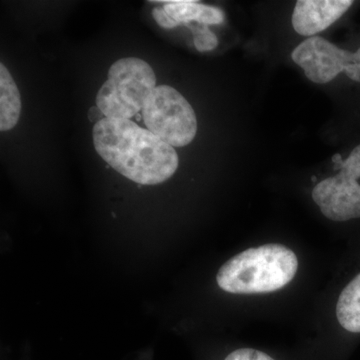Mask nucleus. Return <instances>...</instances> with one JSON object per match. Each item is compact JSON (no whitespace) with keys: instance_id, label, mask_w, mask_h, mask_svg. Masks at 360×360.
<instances>
[{"instance_id":"4","label":"nucleus","mask_w":360,"mask_h":360,"mask_svg":"<svg viewBox=\"0 0 360 360\" xmlns=\"http://www.w3.org/2000/svg\"><path fill=\"white\" fill-rule=\"evenodd\" d=\"M141 112L149 131L172 148L188 146L198 132L193 106L169 85L156 86Z\"/></svg>"},{"instance_id":"13","label":"nucleus","mask_w":360,"mask_h":360,"mask_svg":"<svg viewBox=\"0 0 360 360\" xmlns=\"http://www.w3.org/2000/svg\"><path fill=\"white\" fill-rule=\"evenodd\" d=\"M153 18L158 25L162 28L167 30H172V28L176 27L180 25L176 20H174L172 16L165 11V7H155L153 11Z\"/></svg>"},{"instance_id":"6","label":"nucleus","mask_w":360,"mask_h":360,"mask_svg":"<svg viewBox=\"0 0 360 360\" xmlns=\"http://www.w3.org/2000/svg\"><path fill=\"white\" fill-rule=\"evenodd\" d=\"M291 58L314 84H328L342 71L360 82V49L356 52L343 51L322 37H312L298 45Z\"/></svg>"},{"instance_id":"10","label":"nucleus","mask_w":360,"mask_h":360,"mask_svg":"<svg viewBox=\"0 0 360 360\" xmlns=\"http://www.w3.org/2000/svg\"><path fill=\"white\" fill-rule=\"evenodd\" d=\"M336 316L343 328L360 333V274L340 293Z\"/></svg>"},{"instance_id":"9","label":"nucleus","mask_w":360,"mask_h":360,"mask_svg":"<svg viewBox=\"0 0 360 360\" xmlns=\"http://www.w3.org/2000/svg\"><path fill=\"white\" fill-rule=\"evenodd\" d=\"M21 112L20 90L9 71L0 65V130L13 129L18 124Z\"/></svg>"},{"instance_id":"3","label":"nucleus","mask_w":360,"mask_h":360,"mask_svg":"<svg viewBox=\"0 0 360 360\" xmlns=\"http://www.w3.org/2000/svg\"><path fill=\"white\" fill-rule=\"evenodd\" d=\"M155 87V71L148 63L120 59L110 66L108 80L97 94L96 106L106 118L130 120L142 110Z\"/></svg>"},{"instance_id":"12","label":"nucleus","mask_w":360,"mask_h":360,"mask_svg":"<svg viewBox=\"0 0 360 360\" xmlns=\"http://www.w3.org/2000/svg\"><path fill=\"white\" fill-rule=\"evenodd\" d=\"M224 360H274L269 355L252 348H241L231 352Z\"/></svg>"},{"instance_id":"1","label":"nucleus","mask_w":360,"mask_h":360,"mask_svg":"<svg viewBox=\"0 0 360 360\" xmlns=\"http://www.w3.org/2000/svg\"><path fill=\"white\" fill-rule=\"evenodd\" d=\"M94 144L113 169L143 186L167 181L179 167L174 148L130 120L103 118L94 127Z\"/></svg>"},{"instance_id":"15","label":"nucleus","mask_w":360,"mask_h":360,"mask_svg":"<svg viewBox=\"0 0 360 360\" xmlns=\"http://www.w3.org/2000/svg\"><path fill=\"white\" fill-rule=\"evenodd\" d=\"M311 179H312V181H316L317 179H316V176H312L311 177Z\"/></svg>"},{"instance_id":"11","label":"nucleus","mask_w":360,"mask_h":360,"mask_svg":"<svg viewBox=\"0 0 360 360\" xmlns=\"http://www.w3.org/2000/svg\"><path fill=\"white\" fill-rule=\"evenodd\" d=\"M188 27L193 32L194 46L198 51H210L217 49L219 39L207 25L200 23L198 26L188 25Z\"/></svg>"},{"instance_id":"14","label":"nucleus","mask_w":360,"mask_h":360,"mask_svg":"<svg viewBox=\"0 0 360 360\" xmlns=\"http://www.w3.org/2000/svg\"><path fill=\"white\" fill-rule=\"evenodd\" d=\"M89 122L94 123V124L96 125V123L101 122L103 118H105V116H104L103 111L99 110V108L96 106V108H90L89 111Z\"/></svg>"},{"instance_id":"7","label":"nucleus","mask_w":360,"mask_h":360,"mask_svg":"<svg viewBox=\"0 0 360 360\" xmlns=\"http://www.w3.org/2000/svg\"><path fill=\"white\" fill-rule=\"evenodd\" d=\"M352 4V0H300L292 13L293 28L312 37L340 20Z\"/></svg>"},{"instance_id":"8","label":"nucleus","mask_w":360,"mask_h":360,"mask_svg":"<svg viewBox=\"0 0 360 360\" xmlns=\"http://www.w3.org/2000/svg\"><path fill=\"white\" fill-rule=\"evenodd\" d=\"M165 4V11L174 20L188 25L191 21L201 25H221L224 13L219 7L205 6L191 0H170V1H153Z\"/></svg>"},{"instance_id":"5","label":"nucleus","mask_w":360,"mask_h":360,"mask_svg":"<svg viewBox=\"0 0 360 360\" xmlns=\"http://www.w3.org/2000/svg\"><path fill=\"white\" fill-rule=\"evenodd\" d=\"M335 169L340 172L322 180L312 191L314 202L322 214L333 221H347L360 217V146L342 160L340 153L333 156Z\"/></svg>"},{"instance_id":"2","label":"nucleus","mask_w":360,"mask_h":360,"mask_svg":"<svg viewBox=\"0 0 360 360\" xmlns=\"http://www.w3.org/2000/svg\"><path fill=\"white\" fill-rule=\"evenodd\" d=\"M298 269L297 257L281 245L250 248L231 258L217 272L222 290L236 295L272 292L292 281Z\"/></svg>"}]
</instances>
